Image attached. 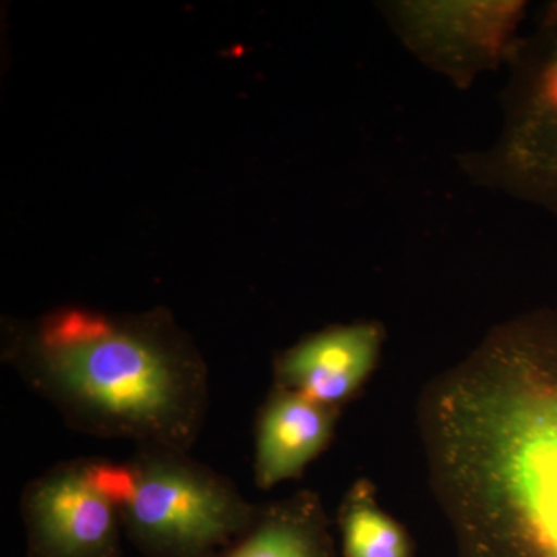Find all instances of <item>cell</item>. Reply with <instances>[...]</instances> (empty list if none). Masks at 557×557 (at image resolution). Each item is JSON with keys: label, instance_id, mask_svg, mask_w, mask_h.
<instances>
[{"label": "cell", "instance_id": "6da1fadb", "mask_svg": "<svg viewBox=\"0 0 557 557\" xmlns=\"http://www.w3.org/2000/svg\"><path fill=\"white\" fill-rule=\"evenodd\" d=\"M417 428L456 557H557V318L429 380Z\"/></svg>", "mask_w": 557, "mask_h": 557}, {"label": "cell", "instance_id": "3957f363", "mask_svg": "<svg viewBox=\"0 0 557 557\" xmlns=\"http://www.w3.org/2000/svg\"><path fill=\"white\" fill-rule=\"evenodd\" d=\"M131 463L137 491L120 519L143 556L212 557L255 518L258 505L185 450L139 446Z\"/></svg>", "mask_w": 557, "mask_h": 557}, {"label": "cell", "instance_id": "5b68a950", "mask_svg": "<svg viewBox=\"0 0 557 557\" xmlns=\"http://www.w3.org/2000/svg\"><path fill=\"white\" fill-rule=\"evenodd\" d=\"M381 347L383 330L376 324L324 330L277 355L273 386L341 409L368 383Z\"/></svg>", "mask_w": 557, "mask_h": 557}, {"label": "cell", "instance_id": "8992f818", "mask_svg": "<svg viewBox=\"0 0 557 557\" xmlns=\"http://www.w3.org/2000/svg\"><path fill=\"white\" fill-rule=\"evenodd\" d=\"M341 409L277 386L260 406L255 429L252 474L260 490L302 475L329 448Z\"/></svg>", "mask_w": 557, "mask_h": 557}, {"label": "cell", "instance_id": "7a4b0ae2", "mask_svg": "<svg viewBox=\"0 0 557 557\" xmlns=\"http://www.w3.org/2000/svg\"><path fill=\"white\" fill-rule=\"evenodd\" d=\"M7 355L21 380L81 434L189 453L203 429L207 366L170 327L65 309Z\"/></svg>", "mask_w": 557, "mask_h": 557}, {"label": "cell", "instance_id": "ba28073f", "mask_svg": "<svg viewBox=\"0 0 557 557\" xmlns=\"http://www.w3.org/2000/svg\"><path fill=\"white\" fill-rule=\"evenodd\" d=\"M338 528L344 557H413L408 531L384 511L369 480H358L347 491Z\"/></svg>", "mask_w": 557, "mask_h": 557}, {"label": "cell", "instance_id": "9c48e42d", "mask_svg": "<svg viewBox=\"0 0 557 557\" xmlns=\"http://www.w3.org/2000/svg\"><path fill=\"white\" fill-rule=\"evenodd\" d=\"M86 469L90 482L119 512L131 504L137 491V475L131 461L113 463L102 458H86Z\"/></svg>", "mask_w": 557, "mask_h": 557}, {"label": "cell", "instance_id": "277c9868", "mask_svg": "<svg viewBox=\"0 0 557 557\" xmlns=\"http://www.w3.org/2000/svg\"><path fill=\"white\" fill-rule=\"evenodd\" d=\"M28 557H120L119 509L87 475L86 458L62 461L24 487Z\"/></svg>", "mask_w": 557, "mask_h": 557}, {"label": "cell", "instance_id": "52a82bcc", "mask_svg": "<svg viewBox=\"0 0 557 557\" xmlns=\"http://www.w3.org/2000/svg\"><path fill=\"white\" fill-rule=\"evenodd\" d=\"M212 557H336L332 523L313 491L269 505L225 548Z\"/></svg>", "mask_w": 557, "mask_h": 557}]
</instances>
